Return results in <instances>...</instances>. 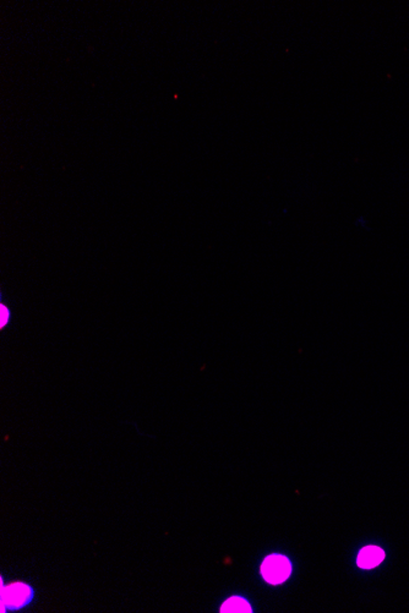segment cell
<instances>
[{"label":"cell","instance_id":"obj_2","mask_svg":"<svg viewBox=\"0 0 409 613\" xmlns=\"http://www.w3.org/2000/svg\"><path fill=\"white\" fill-rule=\"evenodd\" d=\"M31 596V589L22 583L11 584L1 592V608L6 605L9 608H20L28 603Z\"/></svg>","mask_w":409,"mask_h":613},{"label":"cell","instance_id":"obj_1","mask_svg":"<svg viewBox=\"0 0 409 613\" xmlns=\"http://www.w3.org/2000/svg\"><path fill=\"white\" fill-rule=\"evenodd\" d=\"M292 572V565L290 559L283 554H271L262 562L261 573L263 579L277 585L290 578Z\"/></svg>","mask_w":409,"mask_h":613},{"label":"cell","instance_id":"obj_5","mask_svg":"<svg viewBox=\"0 0 409 613\" xmlns=\"http://www.w3.org/2000/svg\"><path fill=\"white\" fill-rule=\"evenodd\" d=\"M0 315H1V327H4L6 326V321L9 320V311H8L4 305H1Z\"/></svg>","mask_w":409,"mask_h":613},{"label":"cell","instance_id":"obj_4","mask_svg":"<svg viewBox=\"0 0 409 613\" xmlns=\"http://www.w3.org/2000/svg\"><path fill=\"white\" fill-rule=\"evenodd\" d=\"M221 612L250 613L252 612V611H251L250 605L246 603V600H244L243 597L235 596L230 597V599H228V600H227V601H226V603L222 605V607H221Z\"/></svg>","mask_w":409,"mask_h":613},{"label":"cell","instance_id":"obj_3","mask_svg":"<svg viewBox=\"0 0 409 613\" xmlns=\"http://www.w3.org/2000/svg\"><path fill=\"white\" fill-rule=\"evenodd\" d=\"M385 559V552L377 546H366L360 550L358 554V565L363 570H371L375 568L381 563Z\"/></svg>","mask_w":409,"mask_h":613}]
</instances>
